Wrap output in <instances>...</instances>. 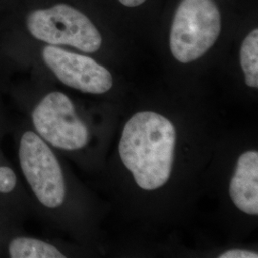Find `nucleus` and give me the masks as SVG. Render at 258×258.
Instances as JSON below:
<instances>
[{"instance_id": "3", "label": "nucleus", "mask_w": 258, "mask_h": 258, "mask_svg": "<svg viewBox=\"0 0 258 258\" xmlns=\"http://www.w3.org/2000/svg\"><path fill=\"white\" fill-rule=\"evenodd\" d=\"M220 11L213 0H182L170 29L169 46L181 63L205 55L221 33Z\"/></svg>"}, {"instance_id": "2", "label": "nucleus", "mask_w": 258, "mask_h": 258, "mask_svg": "<svg viewBox=\"0 0 258 258\" xmlns=\"http://www.w3.org/2000/svg\"><path fill=\"white\" fill-rule=\"evenodd\" d=\"M0 15L4 19L3 25L19 27L48 45L73 47L89 54L102 46V35L92 20L69 3L37 6L26 0H12Z\"/></svg>"}, {"instance_id": "13", "label": "nucleus", "mask_w": 258, "mask_h": 258, "mask_svg": "<svg viewBox=\"0 0 258 258\" xmlns=\"http://www.w3.org/2000/svg\"><path fill=\"white\" fill-rule=\"evenodd\" d=\"M12 0H0V12L4 9Z\"/></svg>"}, {"instance_id": "10", "label": "nucleus", "mask_w": 258, "mask_h": 258, "mask_svg": "<svg viewBox=\"0 0 258 258\" xmlns=\"http://www.w3.org/2000/svg\"><path fill=\"white\" fill-rule=\"evenodd\" d=\"M17 184V176L7 166H0V192L9 194L14 190Z\"/></svg>"}, {"instance_id": "6", "label": "nucleus", "mask_w": 258, "mask_h": 258, "mask_svg": "<svg viewBox=\"0 0 258 258\" xmlns=\"http://www.w3.org/2000/svg\"><path fill=\"white\" fill-rule=\"evenodd\" d=\"M41 57L56 79L68 87L89 94H103L112 88L110 72L88 55L46 44Z\"/></svg>"}, {"instance_id": "7", "label": "nucleus", "mask_w": 258, "mask_h": 258, "mask_svg": "<svg viewBox=\"0 0 258 258\" xmlns=\"http://www.w3.org/2000/svg\"><path fill=\"white\" fill-rule=\"evenodd\" d=\"M230 196L241 212L258 214V152L249 150L238 158L230 183Z\"/></svg>"}, {"instance_id": "11", "label": "nucleus", "mask_w": 258, "mask_h": 258, "mask_svg": "<svg viewBox=\"0 0 258 258\" xmlns=\"http://www.w3.org/2000/svg\"><path fill=\"white\" fill-rule=\"evenodd\" d=\"M256 252L246 249H230L219 255V258H257Z\"/></svg>"}, {"instance_id": "4", "label": "nucleus", "mask_w": 258, "mask_h": 258, "mask_svg": "<svg viewBox=\"0 0 258 258\" xmlns=\"http://www.w3.org/2000/svg\"><path fill=\"white\" fill-rule=\"evenodd\" d=\"M19 154L22 172L38 201L47 208L59 207L65 198L63 174L44 140L33 131L25 132Z\"/></svg>"}, {"instance_id": "1", "label": "nucleus", "mask_w": 258, "mask_h": 258, "mask_svg": "<svg viewBox=\"0 0 258 258\" xmlns=\"http://www.w3.org/2000/svg\"><path fill=\"white\" fill-rule=\"evenodd\" d=\"M177 140L174 124L163 115L142 111L125 123L119 153L122 164L144 190H155L171 175Z\"/></svg>"}, {"instance_id": "9", "label": "nucleus", "mask_w": 258, "mask_h": 258, "mask_svg": "<svg viewBox=\"0 0 258 258\" xmlns=\"http://www.w3.org/2000/svg\"><path fill=\"white\" fill-rule=\"evenodd\" d=\"M240 64L245 76V83L251 87H258V30H252L240 49Z\"/></svg>"}, {"instance_id": "5", "label": "nucleus", "mask_w": 258, "mask_h": 258, "mask_svg": "<svg viewBox=\"0 0 258 258\" xmlns=\"http://www.w3.org/2000/svg\"><path fill=\"white\" fill-rule=\"evenodd\" d=\"M32 119L38 135L55 148L77 150L88 143V129L63 93L47 94L37 103Z\"/></svg>"}, {"instance_id": "8", "label": "nucleus", "mask_w": 258, "mask_h": 258, "mask_svg": "<svg viewBox=\"0 0 258 258\" xmlns=\"http://www.w3.org/2000/svg\"><path fill=\"white\" fill-rule=\"evenodd\" d=\"M12 258H64L54 246L41 240L28 237H18L9 245Z\"/></svg>"}, {"instance_id": "12", "label": "nucleus", "mask_w": 258, "mask_h": 258, "mask_svg": "<svg viewBox=\"0 0 258 258\" xmlns=\"http://www.w3.org/2000/svg\"><path fill=\"white\" fill-rule=\"evenodd\" d=\"M120 3L126 7H136L141 4H143L144 2H146L147 0H119Z\"/></svg>"}]
</instances>
